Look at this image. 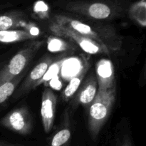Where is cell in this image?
Listing matches in <instances>:
<instances>
[{"label": "cell", "instance_id": "obj_1", "mask_svg": "<svg viewBox=\"0 0 146 146\" xmlns=\"http://www.w3.org/2000/svg\"><path fill=\"white\" fill-rule=\"evenodd\" d=\"M55 4L62 9L93 20H112L126 14L127 0H57Z\"/></svg>", "mask_w": 146, "mask_h": 146}, {"label": "cell", "instance_id": "obj_2", "mask_svg": "<svg viewBox=\"0 0 146 146\" xmlns=\"http://www.w3.org/2000/svg\"><path fill=\"white\" fill-rule=\"evenodd\" d=\"M52 21L93 40L108 52L118 51L121 49L122 39L113 27L101 24L91 25L66 14H55Z\"/></svg>", "mask_w": 146, "mask_h": 146}, {"label": "cell", "instance_id": "obj_3", "mask_svg": "<svg viewBox=\"0 0 146 146\" xmlns=\"http://www.w3.org/2000/svg\"><path fill=\"white\" fill-rule=\"evenodd\" d=\"M116 96V87L106 91H97L89 105L88 117V131L93 140L98 138L113 109Z\"/></svg>", "mask_w": 146, "mask_h": 146}, {"label": "cell", "instance_id": "obj_4", "mask_svg": "<svg viewBox=\"0 0 146 146\" xmlns=\"http://www.w3.org/2000/svg\"><path fill=\"white\" fill-rule=\"evenodd\" d=\"M43 44L41 41H33L20 49L8 64L0 70V86L22 74L36 53Z\"/></svg>", "mask_w": 146, "mask_h": 146}, {"label": "cell", "instance_id": "obj_5", "mask_svg": "<svg viewBox=\"0 0 146 146\" xmlns=\"http://www.w3.org/2000/svg\"><path fill=\"white\" fill-rule=\"evenodd\" d=\"M49 29L57 36L68 38L76 44L84 52L89 54H104L109 55L111 53L107 51L98 44L84 36L78 34L76 31L65 26L60 25L57 23L51 21L49 25Z\"/></svg>", "mask_w": 146, "mask_h": 146}, {"label": "cell", "instance_id": "obj_6", "mask_svg": "<svg viewBox=\"0 0 146 146\" xmlns=\"http://www.w3.org/2000/svg\"><path fill=\"white\" fill-rule=\"evenodd\" d=\"M1 126L20 135H27L32 130V118L25 106L15 108L9 112L0 121Z\"/></svg>", "mask_w": 146, "mask_h": 146}, {"label": "cell", "instance_id": "obj_7", "mask_svg": "<svg viewBox=\"0 0 146 146\" xmlns=\"http://www.w3.org/2000/svg\"><path fill=\"white\" fill-rule=\"evenodd\" d=\"M54 62V59L51 57H46L40 63H38L32 71L30 72L20 88L17 90L14 94V98H19L25 94H28L31 90L36 86L38 83L41 81V78L45 76L48 68L51 66Z\"/></svg>", "mask_w": 146, "mask_h": 146}, {"label": "cell", "instance_id": "obj_8", "mask_svg": "<svg viewBox=\"0 0 146 146\" xmlns=\"http://www.w3.org/2000/svg\"><path fill=\"white\" fill-rule=\"evenodd\" d=\"M57 98L52 90L45 88L42 93L41 116L43 128L46 133L51 131L54 125L56 111Z\"/></svg>", "mask_w": 146, "mask_h": 146}, {"label": "cell", "instance_id": "obj_9", "mask_svg": "<svg viewBox=\"0 0 146 146\" xmlns=\"http://www.w3.org/2000/svg\"><path fill=\"white\" fill-rule=\"evenodd\" d=\"M96 78L98 91H106L116 87L114 66L111 60L102 58L97 62Z\"/></svg>", "mask_w": 146, "mask_h": 146}, {"label": "cell", "instance_id": "obj_10", "mask_svg": "<svg viewBox=\"0 0 146 146\" xmlns=\"http://www.w3.org/2000/svg\"><path fill=\"white\" fill-rule=\"evenodd\" d=\"M98 91V84L96 76L91 74L86 78L78 89L75 96L74 104L83 106H89L94 101Z\"/></svg>", "mask_w": 146, "mask_h": 146}, {"label": "cell", "instance_id": "obj_11", "mask_svg": "<svg viewBox=\"0 0 146 146\" xmlns=\"http://www.w3.org/2000/svg\"><path fill=\"white\" fill-rule=\"evenodd\" d=\"M26 17L25 13L21 10H12L0 14V31L24 27L27 24Z\"/></svg>", "mask_w": 146, "mask_h": 146}, {"label": "cell", "instance_id": "obj_12", "mask_svg": "<svg viewBox=\"0 0 146 146\" xmlns=\"http://www.w3.org/2000/svg\"><path fill=\"white\" fill-rule=\"evenodd\" d=\"M36 38L24 29H9L0 31V43L10 44Z\"/></svg>", "mask_w": 146, "mask_h": 146}, {"label": "cell", "instance_id": "obj_13", "mask_svg": "<svg viewBox=\"0 0 146 146\" xmlns=\"http://www.w3.org/2000/svg\"><path fill=\"white\" fill-rule=\"evenodd\" d=\"M88 69V65L86 64L84 66L82 67L79 72L72 78V79L68 83V86L66 87L65 89L64 90L62 93V98L64 101H68L74 96L76 93L77 92L78 89L79 88L80 86L83 83L87 71Z\"/></svg>", "mask_w": 146, "mask_h": 146}, {"label": "cell", "instance_id": "obj_14", "mask_svg": "<svg viewBox=\"0 0 146 146\" xmlns=\"http://www.w3.org/2000/svg\"><path fill=\"white\" fill-rule=\"evenodd\" d=\"M127 13L130 18L142 27L146 25V1L138 0L130 4Z\"/></svg>", "mask_w": 146, "mask_h": 146}, {"label": "cell", "instance_id": "obj_15", "mask_svg": "<svg viewBox=\"0 0 146 146\" xmlns=\"http://www.w3.org/2000/svg\"><path fill=\"white\" fill-rule=\"evenodd\" d=\"M71 136L68 118L66 116L60 129L54 135L50 146H64L69 141Z\"/></svg>", "mask_w": 146, "mask_h": 146}, {"label": "cell", "instance_id": "obj_16", "mask_svg": "<svg viewBox=\"0 0 146 146\" xmlns=\"http://www.w3.org/2000/svg\"><path fill=\"white\" fill-rule=\"evenodd\" d=\"M24 74H20L10 81L6 82L0 86V106L4 104L16 91L21 79L24 78Z\"/></svg>", "mask_w": 146, "mask_h": 146}, {"label": "cell", "instance_id": "obj_17", "mask_svg": "<svg viewBox=\"0 0 146 146\" xmlns=\"http://www.w3.org/2000/svg\"><path fill=\"white\" fill-rule=\"evenodd\" d=\"M48 48L49 51H66L68 48V44L66 41L58 37H49L48 38Z\"/></svg>", "mask_w": 146, "mask_h": 146}, {"label": "cell", "instance_id": "obj_18", "mask_svg": "<svg viewBox=\"0 0 146 146\" xmlns=\"http://www.w3.org/2000/svg\"><path fill=\"white\" fill-rule=\"evenodd\" d=\"M119 146H133V144L131 143V139L128 137H125L123 139L122 142L121 143Z\"/></svg>", "mask_w": 146, "mask_h": 146}, {"label": "cell", "instance_id": "obj_19", "mask_svg": "<svg viewBox=\"0 0 146 146\" xmlns=\"http://www.w3.org/2000/svg\"><path fill=\"white\" fill-rule=\"evenodd\" d=\"M0 146H15V145H9V144H6V143H4L0 142Z\"/></svg>", "mask_w": 146, "mask_h": 146}, {"label": "cell", "instance_id": "obj_20", "mask_svg": "<svg viewBox=\"0 0 146 146\" xmlns=\"http://www.w3.org/2000/svg\"><path fill=\"white\" fill-rule=\"evenodd\" d=\"M1 68H2V64H1V63H0V70L1 69Z\"/></svg>", "mask_w": 146, "mask_h": 146}]
</instances>
